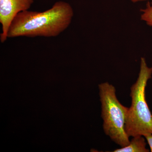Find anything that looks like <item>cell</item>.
Returning <instances> with one entry per match:
<instances>
[{
    "label": "cell",
    "mask_w": 152,
    "mask_h": 152,
    "mask_svg": "<svg viewBox=\"0 0 152 152\" xmlns=\"http://www.w3.org/2000/svg\"><path fill=\"white\" fill-rule=\"evenodd\" d=\"M99 88L104 132L121 148L126 146L130 141L126 131L129 108L118 100L113 86L105 82L99 85Z\"/></svg>",
    "instance_id": "cell-3"
},
{
    "label": "cell",
    "mask_w": 152,
    "mask_h": 152,
    "mask_svg": "<svg viewBox=\"0 0 152 152\" xmlns=\"http://www.w3.org/2000/svg\"><path fill=\"white\" fill-rule=\"evenodd\" d=\"M151 4H152V1H151Z\"/></svg>",
    "instance_id": "cell-9"
},
{
    "label": "cell",
    "mask_w": 152,
    "mask_h": 152,
    "mask_svg": "<svg viewBox=\"0 0 152 152\" xmlns=\"http://www.w3.org/2000/svg\"><path fill=\"white\" fill-rule=\"evenodd\" d=\"M34 2V0H0V23L2 27L0 39L2 43L7 40L10 26L15 17L19 13L28 10Z\"/></svg>",
    "instance_id": "cell-4"
},
{
    "label": "cell",
    "mask_w": 152,
    "mask_h": 152,
    "mask_svg": "<svg viewBox=\"0 0 152 152\" xmlns=\"http://www.w3.org/2000/svg\"><path fill=\"white\" fill-rule=\"evenodd\" d=\"M141 20L147 25L152 26V4L149 2L147 3L145 8L141 10Z\"/></svg>",
    "instance_id": "cell-6"
},
{
    "label": "cell",
    "mask_w": 152,
    "mask_h": 152,
    "mask_svg": "<svg viewBox=\"0 0 152 152\" xmlns=\"http://www.w3.org/2000/svg\"><path fill=\"white\" fill-rule=\"evenodd\" d=\"M74 15L71 5L63 1L56 2L44 12H21L11 23L7 37H57L69 27Z\"/></svg>",
    "instance_id": "cell-1"
},
{
    "label": "cell",
    "mask_w": 152,
    "mask_h": 152,
    "mask_svg": "<svg viewBox=\"0 0 152 152\" xmlns=\"http://www.w3.org/2000/svg\"><path fill=\"white\" fill-rule=\"evenodd\" d=\"M147 140L148 144L150 147L151 152H152V134H149L144 136Z\"/></svg>",
    "instance_id": "cell-7"
},
{
    "label": "cell",
    "mask_w": 152,
    "mask_h": 152,
    "mask_svg": "<svg viewBox=\"0 0 152 152\" xmlns=\"http://www.w3.org/2000/svg\"><path fill=\"white\" fill-rule=\"evenodd\" d=\"M132 2L135 3L145 1H148V0H129Z\"/></svg>",
    "instance_id": "cell-8"
},
{
    "label": "cell",
    "mask_w": 152,
    "mask_h": 152,
    "mask_svg": "<svg viewBox=\"0 0 152 152\" xmlns=\"http://www.w3.org/2000/svg\"><path fill=\"white\" fill-rule=\"evenodd\" d=\"M152 75V68L148 66L145 59L142 57L138 77L131 88L132 104L128 109L126 124L129 137L152 134V115L145 97L146 87Z\"/></svg>",
    "instance_id": "cell-2"
},
{
    "label": "cell",
    "mask_w": 152,
    "mask_h": 152,
    "mask_svg": "<svg viewBox=\"0 0 152 152\" xmlns=\"http://www.w3.org/2000/svg\"><path fill=\"white\" fill-rule=\"evenodd\" d=\"M145 137L137 136L133 137L129 144L124 147L114 150L113 152H149L146 148V142Z\"/></svg>",
    "instance_id": "cell-5"
}]
</instances>
